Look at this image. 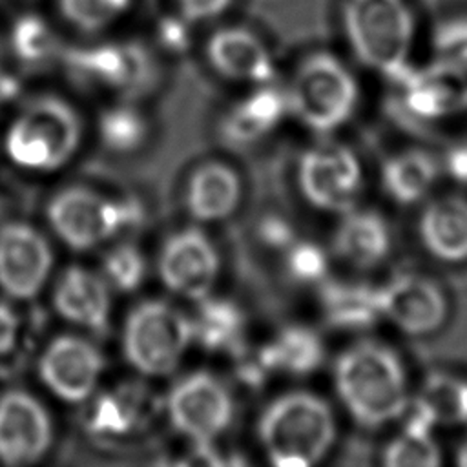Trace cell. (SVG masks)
<instances>
[{
    "mask_svg": "<svg viewBox=\"0 0 467 467\" xmlns=\"http://www.w3.org/2000/svg\"><path fill=\"white\" fill-rule=\"evenodd\" d=\"M334 385L348 414L365 427H381L409 407L405 367L390 347L378 341L348 347L336 361Z\"/></svg>",
    "mask_w": 467,
    "mask_h": 467,
    "instance_id": "cell-1",
    "label": "cell"
},
{
    "mask_svg": "<svg viewBox=\"0 0 467 467\" xmlns=\"http://www.w3.org/2000/svg\"><path fill=\"white\" fill-rule=\"evenodd\" d=\"M257 436L274 465L308 467L317 463L336 440L334 412L312 392H288L263 410Z\"/></svg>",
    "mask_w": 467,
    "mask_h": 467,
    "instance_id": "cell-2",
    "label": "cell"
},
{
    "mask_svg": "<svg viewBox=\"0 0 467 467\" xmlns=\"http://www.w3.org/2000/svg\"><path fill=\"white\" fill-rule=\"evenodd\" d=\"M77 111L55 95L31 100L5 135L9 159L31 171H53L67 164L80 144Z\"/></svg>",
    "mask_w": 467,
    "mask_h": 467,
    "instance_id": "cell-3",
    "label": "cell"
},
{
    "mask_svg": "<svg viewBox=\"0 0 467 467\" xmlns=\"http://www.w3.org/2000/svg\"><path fill=\"white\" fill-rule=\"evenodd\" d=\"M345 31L368 67L392 78L407 71L414 20L403 0H347Z\"/></svg>",
    "mask_w": 467,
    "mask_h": 467,
    "instance_id": "cell-4",
    "label": "cell"
},
{
    "mask_svg": "<svg viewBox=\"0 0 467 467\" xmlns=\"http://www.w3.org/2000/svg\"><path fill=\"white\" fill-rule=\"evenodd\" d=\"M288 109L314 131L345 124L358 104V84L330 53L308 55L296 69L286 91Z\"/></svg>",
    "mask_w": 467,
    "mask_h": 467,
    "instance_id": "cell-5",
    "label": "cell"
},
{
    "mask_svg": "<svg viewBox=\"0 0 467 467\" xmlns=\"http://www.w3.org/2000/svg\"><path fill=\"white\" fill-rule=\"evenodd\" d=\"M192 341V319L161 299L139 303L122 330V350L128 363L151 378L173 372Z\"/></svg>",
    "mask_w": 467,
    "mask_h": 467,
    "instance_id": "cell-6",
    "label": "cell"
},
{
    "mask_svg": "<svg viewBox=\"0 0 467 467\" xmlns=\"http://www.w3.org/2000/svg\"><path fill=\"white\" fill-rule=\"evenodd\" d=\"M46 215L62 243L73 250H89L135 224L139 206L131 201L109 199L89 188L71 186L51 197Z\"/></svg>",
    "mask_w": 467,
    "mask_h": 467,
    "instance_id": "cell-7",
    "label": "cell"
},
{
    "mask_svg": "<svg viewBox=\"0 0 467 467\" xmlns=\"http://www.w3.org/2000/svg\"><path fill=\"white\" fill-rule=\"evenodd\" d=\"M168 418L193 443H212L232 423L234 400L226 385L210 372H192L170 390Z\"/></svg>",
    "mask_w": 467,
    "mask_h": 467,
    "instance_id": "cell-8",
    "label": "cell"
},
{
    "mask_svg": "<svg viewBox=\"0 0 467 467\" xmlns=\"http://www.w3.org/2000/svg\"><path fill=\"white\" fill-rule=\"evenodd\" d=\"M363 173L356 153L339 142H323L301 157L299 188L305 199L325 212H348L359 192Z\"/></svg>",
    "mask_w": 467,
    "mask_h": 467,
    "instance_id": "cell-9",
    "label": "cell"
},
{
    "mask_svg": "<svg viewBox=\"0 0 467 467\" xmlns=\"http://www.w3.org/2000/svg\"><path fill=\"white\" fill-rule=\"evenodd\" d=\"M53 266L47 239L26 223L0 226V290L18 301L44 288Z\"/></svg>",
    "mask_w": 467,
    "mask_h": 467,
    "instance_id": "cell-10",
    "label": "cell"
},
{
    "mask_svg": "<svg viewBox=\"0 0 467 467\" xmlns=\"http://www.w3.org/2000/svg\"><path fill=\"white\" fill-rule=\"evenodd\" d=\"M157 266L166 288L201 301L217 279L219 255L213 243L201 230L186 228L166 239Z\"/></svg>",
    "mask_w": 467,
    "mask_h": 467,
    "instance_id": "cell-11",
    "label": "cell"
},
{
    "mask_svg": "<svg viewBox=\"0 0 467 467\" xmlns=\"http://www.w3.org/2000/svg\"><path fill=\"white\" fill-rule=\"evenodd\" d=\"M53 425L46 407L26 390H7L0 396V462L31 465L49 449Z\"/></svg>",
    "mask_w": 467,
    "mask_h": 467,
    "instance_id": "cell-12",
    "label": "cell"
},
{
    "mask_svg": "<svg viewBox=\"0 0 467 467\" xmlns=\"http://www.w3.org/2000/svg\"><path fill=\"white\" fill-rule=\"evenodd\" d=\"M104 370L100 350L78 336L55 337L42 352L38 374L42 383L60 400L80 403L88 400Z\"/></svg>",
    "mask_w": 467,
    "mask_h": 467,
    "instance_id": "cell-13",
    "label": "cell"
},
{
    "mask_svg": "<svg viewBox=\"0 0 467 467\" xmlns=\"http://www.w3.org/2000/svg\"><path fill=\"white\" fill-rule=\"evenodd\" d=\"M381 316L410 336H425L438 330L449 314L441 288L416 274H401L379 286Z\"/></svg>",
    "mask_w": 467,
    "mask_h": 467,
    "instance_id": "cell-14",
    "label": "cell"
},
{
    "mask_svg": "<svg viewBox=\"0 0 467 467\" xmlns=\"http://www.w3.org/2000/svg\"><path fill=\"white\" fill-rule=\"evenodd\" d=\"M403 106L418 119H449L467 111V69L438 60L398 77Z\"/></svg>",
    "mask_w": 467,
    "mask_h": 467,
    "instance_id": "cell-15",
    "label": "cell"
},
{
    "mask_svg": "<svg viewBox=\"0 0 467 467\" xmlns=\"http://www.w3.org/2000/svg\"><path fill=\"white\" fill-rule=\"evenodd\" d=\"M53 305L57 312L73 325L91 332L108 327L111 299L106 279L88 268L69 266L55 285Z\"/></svg>",
    "mask_w": 467,
    "mask_h": 467,
    "instance_id": "cell-16",
    "label": "cell"
},
{
    "mask_svg": "<svg viewBox=\"0 0 467 467\" xmlns=\"http://www.w3.org/2000/svg\"><path fill=\"white\" fill-rule=\"evenodd\" d=\"M67 60L84 78L113 89H139L150 77L148 58L142 49L133 44H100L73 49Z\"/></svg>",
    "mask_w": 467,
    "mask_h": 467,
    "instance_id": "cell-17",
    "label": "cell"
},
{
    "mask_svg": "<svg viewBox=\"0 0 467 467\" xmlns=\"http://www.w3.org/2000/svg\"><path fill=\"white\" fill-rule=\"evenodd\" d=\"M206 55L210 64L228 78L259 84L274 78V64L266 46L244 27L215 31L206 44Z\"/></svg>",
    "mask_w": 467,
    "mask_h": 467,
    "instance_id": "cell-18",
    "label": "cell"
},
{
    "mask_svg": "<svg viewBox=\"0 0 467 467\" xmlns=\"http://www.w3.org/2000/svg\"><path fill=\"white\" fill-rule=\"evenodd\" d=\"M420 241L425 250L447 263L467 259V199L441 195L427 202L418 223Z\"/></svg>",
    "mask_w": 467,
    "mask_h": 467,
    "instance_id": "cell-19",
    "label": "cell"
},
{
    "mask_svg": "<svg viewBox=\"0 0 467 467\" xmlns=\"http://www.w3.org/2000/svg\"><path fill=\"white\" fill-rule=\"evenodd\" d=\"M334 250L356 268H374L390 252L389 224L374 210L350 208L334 234Z\"/></svg>",
    "mask_w": 467,
    "mask_h": 467,
    "instance_id": "cell-20",
    "label": "cell"
},
{
    "mask_svg": "<svg viewBox=\"0 0 467 467\" xmlns=\"http://www.w3.org/2000/svg\"><path fill=\"white\" fill-rule=\"evenodd\" d=\"M241 181L237 173L219 162L201 164L186 186V208L199 221L226 219L239 204Z\"/></svg>",
    "mask_w": 467,
    "mask_h": 467,
    "instance_id": "cell-21",
    "label": "cell"
},
{
    "mask_svg": "<svg viewBox=\"0 0 467 467\" xmlns=\"http://www.w3.org/2000/svg\"><path fill=\"white\" fill-rule=\"evenodd\" d=\"M319 297L323 316L334 328L365 330L383 317L379 288L367 283L327 281Z\"/></svg>",
    "mask_w": 467,
    "mask_h": 467,
    "instance_id": "cell-22",
    "label": "cell"
},
{
    "mask_svg": "<svg viewBox=\"0 0 467 467\" xmlns=\"http://www.w3.org/2000/svg\"><path fill=\"white\" fill-rule=\"evenodd\" d=\"M257 358L265 372H286L292 376H305L319 368L325 358L321 337L301 325L283 328L275 339L261 347Z\"/></svg>",
    "mask_w": 467,
    "mask_h": 467,
    "instance_id": "cell-23",
    "label": "cell"
},
{
    "mask_svg": "<svg viewBox=\"0 0 467 467\" xmlns=\"http://www.w3.org/2000/svg\"><path fill=\"white\" fill-rule=\"evenodd\" d=\"M440 177L434 157L423 150H403L381 168L383 190L400 204H414L429 195Z\"/></svg>",
    "mask_w": 467,
    "mask_h": 467,
    "instance_id": "cell-24",
    "label": "cell"
},
{
    "mask_svg": "<svg viewBox=\"0 0 467 467\" xmlns=\"http://www.w3.org/2000/svg\"><path fill=\"white\" fill-rule=\"evenodd\" d=\"M410 414L432 429L467 423V381L445 372L431 374L421 383Z\"/></svg>",
    "mask_w": 467,
    "mask_h": 467,
    "instance_id": "cell-25",
    "label": "cell"
},
{
    "mask_svg": "<svg viewBox=\"0 0 467 467\" xmlns=\"http://www.w3.org/2000/svg\"><path fill=\"white\" fill-rule=\"evenodd\" d=\"M288 109L286 93L263 86L250 93L226 119L224 133L235 142H252L272 131Z\"/></svg>",
    "mask_w": 467,
    "mask_h": 467,
    "instance_id": "cell-26",
    "label": "cell"
},
{
    "mask_svg": "<svg viewBox=\"0 0 467 467\" xmlns=\"http://www.w3.org/2000/svg\"><path fill=\"white\" fill-rule=\"evenodd\" d=\"M193 341L210 352L237 350L244 334V317L237 305L228 299L202 297L192 319Z\"/></svg>",
    "mask_w": 467,
    "mask_h": 467,
    "instance_id": "cell-27",
    "label": "cell"
},
{
    "mask_svg": "<svg viewBox=\"0 0 467 467\" xmlns=\"http://www.w3.org/2000/svg\"><path fill=\"white\" fill-rule=\"evenodd\" d=\"M383 463L387 467H438L441 451L432 427L410 414L401 432L385 447Z\"/></svg>",
    "mask_w": 467,
    "mask_h": 467,
    "instance_id": "cell-28",
    "label": "cell"
},
{
    "mask_svg": "<svg viewBox=\"0 0 467 467\" xmlns=\"http://www.w3.org/2000/svg\"><path fill=\"white\" fill-rule=\"evenodd\" d=\"M139 410L135 409V400L131 392H108L95 400L89 412L88 425L99 436H122L137 421Z\"/></svg>",
    "mask_w": 467,
    "mask_h": 467,
    "instance_id": "cell-29",
    "label": "cell"
},
{
    "mask_svg": "<svg viewBox=\"0 0 467 467\" xmlns=\"http://www.w3.org/2000/svg\"><path fill=\"white\" fill-rule=\"evenodd\" d=\"M100 137L109 150H137L146 137V122L140 113L128 106L111 108L100 117Z\"/></svg>",
    "mask_w": 467,
    "mask_h": 467,
    "instance_id": "cell-30",
    "label": "cell"
},
{
    "mask_svg": "<svg viewBox=\"0 0 467 467\" xmlns=\"http://www.w3.org/2000/svg\"><path fill=\"white\" fill-rule=\"evenodd\" d=\"M11 44L16 57L24 62H44L57 51V38L46 22L38 16L26 15L13 27Z\"/></svg>",
    "mask_w": 467,
    "mask_h": 467,
    "instance_id": "cell-31",
    "label": "cell"
},
{
    "mask_svg": "<svg viewBox=\"0 0 467 467\" xmlns=\"http://www.w3.org/2000/svg\"><path fill=\"white\" fill-rule=\"evenodd\" d=\"M146 275V259L133 244H119L102 259V277L109 288L133 292Z\"/></svg>",
    "mask_w": 467,
    "mask_h": 467,
    "instance_id": "cell-32",
    "label": "cell"
},
{
    "mask_svg": "<svg viewBox=\"0 0 467 467\" xmlns=\"http://www.w3.org/2000/svg\"><path fill=\"white\" fill-rule=\"evenodd\" d=\"M130 0H58L62 15L78 29L99 31L119 18Z\"/></svg>",
    "mask_w": 467,
    "mask_h": 467,
    "instance_id": "cell-33",
    "label": "cell"
},
{
    "mask_svg": "<svg viewBox=\"0 0 467 467\" xmlns=\"http://www.w3.org/2000/svg\"><path fill=\"white\" fill-rule=\"evenodd\" d=\"M286 270L299 283H317L327 275L328 259L325 250L316 243H292L286 248Z\"/></svg>",
    "mask_w": 467,
    "mask_h": 467,
    "instance_id": "cell-34",
    "label": "cell"
},
{
    "mask_svg": "<svg viewBox=\"0 0 467 467\" xmlns=\"http://www.w3.org/2000/svg\"><path fill=\"white\" fill-rule=\"evenodd\" d=\"M440 60L467 69V18L443 24L434 40Z\"/></svg>",
    "mask_w": 467,
    "mask_h": 467,
    "instance_id": "cell-35",
    "label": "cell"
},
{
    "mask_svg": "<svg viewBox=\"0 0 467 467\" xmlns=\"http://www.w3.org/2000/svg\"><path fill=\"white\" fill-rule=\"evenodd\" d=\"M20 316L5 301H0V358L9 354L20 336Z\"/></svg>",
    "mask_w": 467,
    "mask_h": 467,
    "instance_id": "cell-36",
    "label": "cell"
},
{
    "mask_svg": "<svg viewBox=\"0 0 467 467\" xmlns=\"http://www.w3.org/2000/svg\"><path fill=\"white\" fill-rule=\"evenodd\" d=\"M188 20H208L224 11L232 0H177Z\"/></svg>",
    "mask_w": 467,
    "mask_h": 467,
    "instance_id": "cell-37",
    "label": "cell"
},
{
    "mask_svg": "<svg viewBox=\"0 0 467 467\" xmlns=\"http://www.w3.org/2000/svg\"><path fill=\"white\" fill-rule=\"evenodd\" d=\"M263 241L272 246V248H288L292 243H294V237H292V230L290 226L281 221V219H266L263 224H261V230H259Z\"/></svg>",
    "mask_w": 467,
    "mask_h": 467,
    "instance_id": "cell-38",
    "label": "cell"
},
{
    "mask_svg": "<svg viewBox=\"0 0 467 467\" xmlns=\"http://www.w3.org/2000/svg\"><path fill=\"white\" fill-rule=\"evenodd\" d=\"M445 170L452 181L467 186V144H458L449 150L445 155Z\"/></svg>",
    "mask_w": 467,
    "mask_h": 467,
    "instance_id": "cell-39",
    "label": "cell"
},
{
    "mask_svg": "<svg viewBox=\"0 0 467 467\" xmlns=\"http://www.w3.org/2000/svg\"><path fill=\"white\" fill-rule=\"evenodd\" d=\"M454 458H456V463L460 467H467V438L458 445Z\"/></svg>",
    "mask_w": 467,
    "mask_h": 467,
    "instance_id": "cell-40",
    "label": "cell"
},
{
    "mask_svg": "<svg viewBox=\"0 0 467 467\" xmlns=\"http://www.w3.org/2000/svg\"><path fill=\"white\" fill-rule=\"evenodd\" d=\"M0 60H2V46H0Z\"/></svg>",
    "mask_w": 467,
    "mask_h": 467,
    "instance_id": "cell-41",
    "label": "cell"
}]
</instances>
